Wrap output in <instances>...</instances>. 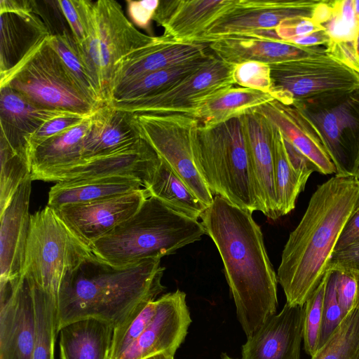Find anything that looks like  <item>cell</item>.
Listing matches in <instances>:
<instances>
[{"instance_id": "cell-1", "label": "cell", "mask_w": 359, "mask_h": 359, "mask_svg": "<svg viewBox=\"0 0 359 359\" xmlns=\"http://www.w3.org/2000/svg\"><path fill=\"white\" fill-rule=\"evenodd\" d=\"M201 219L219 253L238 320L250 338L276 314L278 304L277 274L261 227L252 212L219 196H214Z\"/></svg>"}, {"instance_id": "cell-2", "label": "cell", "mask_w": 359, "mask_h": 359, "mask_svg": "<svg viewBox=\"0 0 359 359\" xmlns=\"http://www.w3.org/2000/svg\"><path fill=\"white\" fill-rule=\"evenodd\" d=\"M359 203L354 175H335L318 187L299 223L291 231L278 269L286 303L304 305L327 271L346 221Z\"/></svg>"}, {"instance_id": "cell-3", "label": "cell", "mask_w": 359, "mask_h": 359, "mask_svg": "<svg viewBox=\"0 0 359 359\" xmlns=\"http://www.w3.org/2000/svg\"><path fill=\"white\" fill-rule=\"evenodd\" d=\"M161 258L124 267L111 266L94 254L63 279L57 295L58 332L75 320L94 318L119 325L139 304L155 300L165 287Z\"/></svg>"}, {"instance_id": "cell-4", "label": "cell", "mask_w": 359, "mask_h": 359, "mask_svg": "<svg viewBox=\"0 0 359 359\" xmlns=\"http://www.w3.org/2000/svg\"><path fill=\"white\" fill-rule=\"evenodd\" d=\"M198 220L185 216L154 196L144 200L129 218L90 245L104 262L124 267L149 258H162L201 240Z\"/></svg>"}, {"instance_id": "cell-5", "label": "cell", "mask_w": 359, "mask_h": 359, "mask_svg": "<svg viewBox=\"0 0 359 359\" xmlns=\"http://www.w3.org/2000/svg\"><path fill=\"white\" fill-rule=\"evenodd\" d=\"M193 152L196 168L214 196L252 213L259 211L240 117L212 127L199 124Z\"/></svg>"}, {"instance_id": "cell-6", "label": "cell", "mask_w": 359, "mask_h": 359, "mask_svg": "<svg viewBox=\"0 0 359 359\" xmlns=\"http://www.w3.org/2000/svg\"><path fill=\"white\" fill-rule=\"evenodd\" d=\"M270 67L269 94L285 105L303 109L327 107L359 90V74L329 54L326 47Z\"/></svg>"}, {"instance_id": "cell-7", "label": "cell", "mask_w": 359, "mask_h": 359, "mask_svg": "<svg viewBox=\"0 0 359 359\" xmlns=\"http://www.w3.org/2000/svg\"><path fill=\"white\" fill-rule=\"evenodd\" d=\"M0 88L8 87L41 107L90 115L102 105L79 86L51 46L49 36L16 65L0 74Z\"/></svg>"}, {"instance_id": "cell-8", "label": "cell", "mask_w": 359, "mask_h": 359, "mask_svg": "<svg viewBox=\"0 0 359 359\" xmlns=\"http://www.w3.org/2000/svg\"><path fill=\"white\" fill-rule=\"evenodd\" d=\"M93 255L90 248L46 205L31 215L21 275L55 296L57 301L65 277Z\"/></svg>"}, {"instance_id": "cell-9", "label": "cell", "mask_w": 359, "mask_h": 359, "mask_svg": "<svg viewBox=\"0 0 359 359\" xmlns=\"http://www.w3.org/2000/svg\"><path fill=\"white\" fill-rule=\"evenodd\" d=\"M154 38L135 28L116 1L93 2L88 36L81 48L106 104L110 100L118 62Z\"/></svg>"}, {"instance_id": "cell-10", "label": "cell", "mask_w": 359, "mask_h": 359, "mask_svg": "<svg viewBox=\"0 0 359 359\" xmlns=\"http://www.w3.org/2000/svg\"><path fill=\"white\" fill-rule=\"evenodd\" d=\"M142 138L206 207L214 196L194 161L193 140L197 118L184 114H135Z\"/></svg>"}, {"instance_id": "cell-11", "label": "cell", "mask_w": 359, "mask_h": 359, "mask_svg": "<svg viewBox=\"0 0 359 359\" xmlns=\"http://www.w3.org/2000/svg\"><path fill=\"white\" fill-rule=\"evenodd\" d=\"M233 66L217 57L170 90L149 98L109 104L134 114H184L196 118L209 101L234 86Z\"/></svg>"}, {"instance_id": "cell-12", "label": "cell", "mask_w": 359, "mask_h": 359, "mask_svg": "<svg viewBox=\"0 0 359 359\" xmlns=\"http://www.w3.org/2000/svg\"><path fill=\"white\" fill-rule=\"evenodd\" d=\"M321 0H236L194 42L208 44L223 37L275 30L282 22L311 18Z\"/></svg>"}, {"instance_id": "cell-13", "label": "cell", "mask_w": 359, "mask_h": 359, "mask_svg": "<svg viewBox=\"0 0 359 359\" xmlns=\"http://www.w3.org/2000/svg\"><path fill=\"white\" fill-rule=\"evenodd\" d=\"M34 334L33 287L21 275L0 290V359H32Z\"/></svg>"}, {"instance_id": "cell-14", "label": "cell", "mask_w": 359, "mask_h": 359, "mask_svg": "<svg viewBox=\"0 0 359 359\" xmlns=\"http://www.w3.org/2000/svg\"><path fill=\"white\" fill-rule=\"evenodd\" d=\"M149 196L142 188L115 197L53 210L70 231L90 247L131 217Z\"/></svg>"}, {"instance_id": "cell-15", "label": "cell", "mask_w": 359, "mask_h": 359, "mask_svg": "<svg viewBox=\"0 0 359 359\" xmlns=\"http://www.w3.org/2000/svg\"><path fill=\"white\" fill-rule=\"evenodd\" d=\"M153 319L138 337L117 359H146L170 352L175 353L191 322L186 294L177 290L156 299Z\"/></svg>"}, {"instance_id": "cell-16", "label": "cell", "mask_w": 359, "mask_h": 359, "mask_svg": "<svg viewBox=\"0 0 359 359\" xmlns=\"http://www.w3.org/2000/svg\"><path fill=\"white\" fill-rule=\"evenodd\" d=\"M159 161L152 147L140 138L111 152L82 158L76 165L52 175L46 182L128 176L140 180L144 188Z\"/></svg>"}, {"instance_id": "cell-17", "label": "cell", "mask_w": 359, "mask_h": 359, "mask_svg": "<svg viewBox=\"0 0 359 359\" xmlns=\"http://www.w3.org/2000/svg\"><path fill=\"white\" fill-rule=\"evenodd\" d=\"M210 53L207 44L177 41L164 34L154 36L150 43L129 53L118 62L111 95L115 89L142 76L192 61Z\"/></svg>"}, {"instance_id": "cell-18", "label": "cell", "mask_w": 359, "mask_h": 359, "mask_svg": "<svg viewBox=\"0 0 359 359\" xmlns=\"http://www.w3.org/2000/svg\"><path fill=\"white\" fill-rule=\"evenodd\" d=\"M259 211L269 219L280 217L274 180L273 128L257 109L240 117Z\"/></svg>"}, {"instance_id": "cell-19", "label": "cell", "mask_w": 359, "mask_h": 359, "mask_svg": "<svg viewBox=\"0 0 359 359\" xmlns=\"http://www.w3.org/2000/svg\"><path fill=\"white\" fill-rule=\"evenodd\" d=\"M207 46L218 59L231 65L245 61H257L270 65L302 58L325 48L302 47L283 41L275 30L226 36Z\"/></svg>"}, {"instance_id": "cell-20", "label": "cell", "mask_w": 359, "mask_h": 359, "mask_svg": "<svg viewBox=\"0 0 359 359\" xmlns=\"http://www.w3.org/2000/svg\"><path fill=\"white\" fill-rule=\"evenodd\" d=\"M304 305L285 303L242 346L241 359H300Z\"/></svg>"}, {"instance_id": "cell-21", "label": "cell", "mask_w": 359, "mask_h": 359, "mask_svg": "<svg viewBox=\"0 0 359 359\" xmlns=\"http://www.w3.org/2000/svg\"><path fill=\"white\" fill-rule=\"evenodd\" d=\"M299 109L318 130L335 165L336 175H353L358 123L349 97L327 107Z\"/></svg>"}, {"instance_id": "cell-22", "label": "cell", "mask_w": 359, "mask_h": 359, "mask_svg": "<svg viewBox=\"0 0 359 359\" xmlns=\"http://www.w3.org/2000/svg\"><path fill=\"white\" fill-rule=\"evenodd\" d=\"M32 182L30 177L25 180L0 212V287L14 283L21 276L30 225Z\"/></svg>"}, {"instance_id": "cell-23", "label": "cell", "mask_w": 359, "mask_h": 359, "mask_svg": "<svg viewBox=\"0 0 359 359\" xmlns=\"http://www.w3.org/2000/svg\"><path fill=\"white\" fill-rule=\"evenodd\" d=\"M323 175L337 174L323 140L306 115L299 108L274 100L256 109Z\"/></svg>"}, {"instance_id": "cell-24", "label": "cell", "mask_w": 359, "mask_h": 359, "mask_svg": "<svg viewBox=\"0 0 359 359\" xmlns=\"http://www.w3.org/2000/svg\"><path fill=\"white\" fill-rule=\"evenodd\" d=\"M236 0L160 1L153 20L177 41L194 42Z\"/></svg>"}, {"instance_id": "cell-25", "label": "cell", "mask_w": 359, "mask_h": 359, "mask_svg": "<svg viewBox=\"0 0 359 359\" xmlns=\"http://www.w3.org/2000/svg\"><path fill=\"white\" fill-rule=\"evenodd\" d=\"M69 113L73 112L41 107L8 87L0 88V143L27 152L28 135L46 122Z\"/></svg>"}, {"instance_id": "cell-26", "label": "cell", "mask_w": 359, "mask_h": 359, "mask_svg": "<svg viewBox=\"0 0 359 359\" xmlns=\"http://www.w3.org/2000/svg\"><path fill=\"white\" fill-rule=\"evenodd\" d=\"M1 15L0 74L16 65L39 42L50 35L45 22L32 8Z\"/></svg>"}, {"instance_id": "cell-27", "label": "cell", "mask_w": 359, "mask_h": 359, "mask_svg": "<svg viewBox=\"0 0 359 359\" xmlns=\"http://www.w3.org/2000/svg\"><path fill=\"white\" fill-rule=\"evenodd\" d=\"M140 138L134 114L105 104L93 115L83 142V158L111 152Z\"/></svg>"}, {"instance_id": "cell-28", "label": "cell", "mask_w": 359, "mask_h": 359, "mask_svg": "<svg viewBox=\"0 0 359 359\" xmlns=\"http://www.w3.org/2000/svg\"><path fill=\"white\" fill-rule=\"evenodd\" d=\"M93 114L81 124L43 142L32 152L29 155L32 181L46 182L52 175L82 160L83 142Z\"/></svg>"}, {"instance_id": "cell-29", "label": "cell", "mask_w": 359, "mask_h": 359, "mask_svg": "<svg viewBox=\"0 0 359 359\" xmlns=\"http://www.w3.org/2000/svg\"><path fill=\"white\" fill-rule=\"evenodd\" d=\"M143 188L142 182L128 176H111L56 182L48 193V206H63L92 203Z\"/></svg>"}, {"instance_id": "cell-30", "label": "cell", "mask_w": 359, "mask_h": 359, "mask_svg": "<svg viewBox=\"0 0 359 359\" xmlns=\"http://www.w3.org/2000/svg\"><path fill=\"white\" fill-rule=\"evenodd\" d=\"M114 326L88 318L69 323L60 330V359H109Z\"/></svg>"}, {"instance_id": "cell-31", "label": "cell", "mask_w": 359, "mask_h": 359, "mask_svg": "<svg viewBox=\"0 0 359 359\" xmlns=\"http://www.w3.org/2000/svg\"><path fill=\"white\" fill-rule=\"evenodd\" d=\"M215 57L210 52L192 61L142 76L115 89L108 104L116 102L141 100L161 94L197 72Z\"/></svg>"}, {"instance_id": "cell-32", "label": "cell", "mask_w": 359, "mask_h": 359, "mask_svg": "<svg viewBox=\"0 0 359 359\" xmlns=\"http://www.w3.org/2000/svg\"><path fill=\"white\" fill-rule=\"evenodd\" d=\"M273 100L268 93L233 86L201 107L196 118L201 126L212 127L241 117Z\"/></svg>"}, {"instance_id": "cell-33", "label": "cell", "mask_w": 359, "mask_h": 359, "mask_svg": "<svg viewBox=\"0 0 359 359\" xmlns=\"http://www.w3.org/2000/svg\"><path fill=\"white\" fill-rule=\"evenodd\" d=\"M174 210L198 220L206 209L178 176L160 158L144 187Z\"/></svg>"}, {"instance_id": "cell-34", "label": "cell", "mask_w": 359, "mask_h": 359, "mask_svg": "<svg viewBox=\"0 0 359 359\" xmlns=\"http://www.w3.org/2000/svg\"><path fill=\"white\" fill-rule=\"evenodd\" d=\"M271 126L275 187L278 211L281 217L294 210L297 197L304 189L309 178L294 169L287 154L280 131L273 125Z\"/></svg>"}, {"instance_id": "cell-35", "label": "cell", "mask_w": 359, "mask_h": 359, "mask_svg": "<svg viewBox=\"0 0 359 359\" xmlns=\"http://www.w3.org/2000/svg\"><path fill=\"white\" fill-rule=\"evenodd\" d=\"M31 283L35 322L32 359H55V343L58 333L57 297Z\"/></svg>"}, {"instance_id": "cell-36", "label": "cell", "mask_w": 359, "mask_h": 359, "mask_svg": "<svg viewBox=\"0 0 359 359\" xmlns=\"http://www.w3.org/2000/svg\"><path fill=\"white\" fill-rule=\"evenodd\" d=\"M49 41L67 69L86 94L97 104L105 105L83 50L72 32L65 29L60 34L50 35Z\"/></svg>"}, {"instance_id": "cell-37", "label": "cell", "mask_w": 359, "mask_h": 359, "mask_svg": "<svg viewBox=\"0 0 359 359\" xmlns=\"http://www.w3.org/2000/svg\"><path fill=\"white\" fill-rule=\"evenodd\" d=\"M311 359H359V311L356 308L344 318Z\"/></svg>"}, {"instance_id": "cell-38", "label": "cell", "mask_w": 359, "mask_h": 359, "mask_svg": "<svg viewBox=\"0 0 359 359\" xmlns=\"http://www.w3.org/2000/svg\"><path fill=\"white\" fill-rule=\"evenodd\" d=\"M0 212L9 204L12 197L30 177V163L26 151L13 149L0 143Z\"/></svg>"}, {"instance_id": "cell-39", "label": "cell", "mask_w": 359, "mask_h": 359, "mask_svg": "<svg viewBox=\"0 0 359 359\" xmlns=\"http://www.w3.org/2000/svg\"><path fill=\"white\" fill-rule=\"evenodd\" d=\"M157 301L139 304L114 329L109 359H117L147 327L156 311Z\"/></svg>"}, {"instance_id": "cell-40", "label": "cell", "mask_w": 359, "mask_h": 359, "mask_svg": "<svg viewBox=\"0 0 359 359\" xmlns=\"http://www.w3.org/2000/svg\"><path fill=\"white\" fill-rule=\"evenodd\" d=\"M322 26L331 41H358L359 3L355 5V0L332 1L331 15Z\"/></svg>"}, {"instance_id": "cell-41", "label": "cell", "mask_w": 359, "mask_h": 359, "mask_svg": "<svg viewBox=\"0 0 359 359\" xmlns=\"http://www.w3.org/2000/svg\"><path fill=\"white\" fill-rule=\"evenodd\" d=\"M329 275L327 271L304 304V349L311 357L318 349L323 321V303Z\"/></svg>"}, {"instance_id": "cell-42", "label": "cell", "mask_w": 359, "mask_h": 359, "mask_svg": "<svg viewBox=\"0 0 359 359\" xmlns=\"http://www.w3.org/2000/svg\"><path fill=\"white\" fill-rule=\"evenodd\" d=\"M74 37L81 46L88 36L93 1L88 0L56 1Z\"/></svg>"}, {"instance_id": "cell-43", "label": "cell", "mask_w": 359, "mask_h": 359, "mask_svg": "<svg viewBox=\"0 0 359 359\" xmlns=\"http://www.w3.org/2000/svg\"><path fill=\"white\" fill-rule=\"evenodd\" d=\"M235 85L269 93L271 87V67L257 61H245L233 66Z\"/></svg>"}, {"instance_id": "cell-44", "label": "cell", "mask_w": 359, "mask_h": 359, "mask_svg": "<svg viewBox=\"0 0 359 359\" xmlns=\"http://www.w3.org/2000/svg\"><path fill=\"white\" fill-rule=\"evenodd\" d=\"M90 115L69 113L53 118L41 125L37 130L26 137L29 160L32 152L43 142L64 133L81 124Z\"/></svg>"}, {"instance_id": "cell-45", "label": "cell", "mask_w": 359, "mask_h": 359, "mask_svg": "<svg viewBox=\"0 0 359 359\" xmlns=\"http://www.w3.org/2000/svg\"><path fill=\"white\" fill-rule=\"evenodd\" d=\"M344 317L337 298L336 272L335 271H329L318 349L327 341Z\"/></svg>"}, {"instance_id": "cell-46", "label": "cell", "mask_w": 359, "mask_h": 359, "mask_svg": "<svg viewBox=\"0 0 359 359\" xmlns=\"http://www.w3.org/2000/svg\"><path fill=\"white\" fill-rule=\"evenodd\" d=\"M336 294L338 303L344 316L355 308L358 281L355 274L335 271Z\"/></svg>"}, {"instance_id": "cell-47", "label": "cell", "mask_w": 359, "mask_h": 359, "mask_svg": "<svg viewBox=\"0 0 359 359\" xmlns=\"http://www.w3.org/2000/svg\"><path fill=\"white\" fill-rule=\"evenodd\" d=\"M327 271H340L359 275V241L338 251H334Z\"/></svg>"}, {"instance_id": "cell-48", "label": "cell", "mask_w": 359, "mask_h": 359, "mask_svg": "<svg viewBox=\"0 0 359 359\" xmlns=\"http://www.w3.org/2000/svg\"><path fill=\"white\" fill-rule=\"evenodd\" d=\"M325 28L315 22L311 18H297L287 20L276 29L278 37L283 41L290 39L311 34Z\"/></svg>"}, {"instance_id": "cell-49", "label": "cell", "mask_w": 359, "mask_h": 359, "mask_svg": "<svg viewBox=\"0 0 359 359\" xmlns=\"http://www.w3.org/2000/svg\"><path fill=\"white\" fill-rule=\"evenodd\" d=\"M126 2L128 13L132 23L140 28L149 29L160 1L127 0Z\"/></svg>"}, {"instance_id": "cell-50", "label": "cell", "mask_w": 359, "mask_h": 359, "mask_svg": "<svg viewBox=\"0 0 359 359\" xmlns=\"http://www.w3.org/2000/svg\"><path fill=\"white\" fill-rule=\"evenodd\" d=\"M327 52L343 64L359 74L358 41L334 42L326 46Z\"/></svg>"}, {"instance_id": "cell-51", "label": "cell", "mask_w": 359, "mask_h": 359, "mask_svg": "<svg viewBox=\"0 0 359 359\" xmlns=\"http://www.w3.org/2000/svg\"><path fill=\"white\" fill-rule=\"evenodd\" d=\"M358 241H359V203L341 231L334 251L341 250Z\"/></svg>"}, {"instance_id": "cell-52", "label": "cell", "mask_w": 359, "mask_h": 359, "mask_svg": "<svg viewBox=\"0 0 359 359\" xmlns=\"http://www.w3.org/2000/svg\"><path fill=\"white\" fill-rule=\"evenodd\" d=\"M330 41V37L325 29L320 30L304 36L290 39L285 42L302 47L325 46Z\"/></svg>"}, {"instance_id": "cell-53", "label": "cell", "mask_w": 359, "mask_h": 359, "mask_svg": "<svg viewBox=\"0 0 359 359\" xmlns=\"http://www.w3.org/2000/svg\"><path fill=\"white\" fill-rule=\"evenodd\" d=\"M350 101L355 110V115L358 119V128L357 134V151L354 165L353 175L355 177L359 176V90L353 93L349 96Z\"/></svg>"}, {"instance_id": "cell-54", "label": "cell", "mask_w": 359, "mask_h": 359, "mask_svg": "<svg viewBox=\"0 0 359 359\" xmlns=\"http://www.w3.org/2000/svg\"><path fill=\"white\" fill-rule=\"evenodd\" d=\"M174 355L175 353L170 352H163L152 355L146 359H174Z\"/></svg>"}, {"instance_id": "cell-55", "label": "cell", "mask_w": 359, "mask_h": 359, "mask_svg": "<svg viewBox=\"0 0 359 359\" xmlns=\"http://www.w3.org/2000/svg\"><path fill=\"white\" fill-rule=\"evenodd\" d=\"M358 281V294L355 303V308L359 311V275L355 274Z\"/></svg>"}, {"instance_id": "cell-56", "label": "cell", "mask_w": 359, "mask_h": 359, "mask_svg": "<svg viewBox=\"0 0 359 359\" xmlns=\"http://www.w3.org/2000/svg\"><path fill=\"white\" fill-rule=\"evenodd\" d=\"M221 359H236L229 356L226 353H224L221 355Z\"/></svg>"}, {"instance_id": "cell-57", "label": "cell", "mask_w": 359, "mask_h": 359, "mask_svg": "<svg viewBox=\"0 0 359 359\" xmlns=\"http://www.w3.org/2000/svg\"><path fill=\"white\" fill-rule=\"evenodd\" d=\"M358 180V181L359 182V176L358 177H355Z\"/></svg>"}, {"instance_id": "cell-58", "label": "cell", "mask_w": 359, "mask_h": 359, "mask_svg": "<svg viewBox=\"0 0 359 359\" xmlns=\"http://www.w3.org/2000/svg\"><path fill=\"white\" fill-rule=\"evenodd\" d=\"M358 49H359V39H358Z\"/></svg>"}]
</instances>
